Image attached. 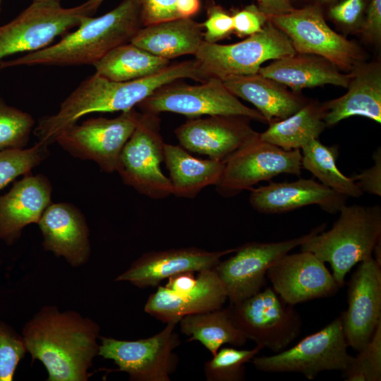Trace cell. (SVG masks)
Instances as JSON below:
<instances>
[{"mask_svg": "<svg viewBox=\"0 0 381 381\" xmlns=\"http://www.w3.org/2000/svg\"><path fill=\"white\" fill-rule=\"evenodd\" d=\"M100 327L73 310L43 306L23 327L22 335L32 361H40L48 381H87L98 356Z\"/></svg>", "mask_w": 381, "mask_h": 381, "instance_id": "1", "label": "cell"}, {"mask_svg": "<svg viewBox=\"0 0 381 381\" xmlns=\"http://www.w3.org/2000/svg\"><path fill=\"white\" fill-rule=\"evenodd\" d=\"M186 76V68L181 62L169 64L148 76L123 82L110 80L95 73L80 83L55 114L40 119L34 133L38 142L49 146L81 117L133 109L160 87Z\"/></svg>", "mask_w": 381, "mask_h": 381, "instance_id": "2", "label": "cell"}, {"mask_svg": "<svg viewBox=\"0 0 381 381\" xmlns=\"http://www.w3.org/2000/svg\"><path fill=\"white\" fill-rule=\"evenodd\" d=\"M143 27L138 0H123L99 17L86 18L76 30L57 43L0 61V69L18 66L94 65L114 48L131 42Z\"/></svg>", "mask_w": 381, "mask_h": 381, "instance_id": "3", "label": "cell"}, {"mask_svg": "<svg viewBox=\"0 0 381 381\" xmlns=\"http://www.w3.org/2000/svg\"><path fill=\"white\" fill-rule=\"evenodd\" d=\"M339 212L329 230L313 235L300 246L302 251L311 252L330 265L341 288L352 267L373 256L381 238V208L379 205H345Z\"/></svg>", "mask_w": 381, "mask_h": 381, "instance_id": "4", "label": "cell"}, {"mask_svg": "<svg viewBox=\"0 0 381 381\" xmlns=\"http://www.w3.org/2000/svg\"><path fill=\"white\" fill-rule=\"evenodd\" d=\"M296 53L288 37L268 20L260 31L238 42L221 44L203 41L194 56L208 78L224 81L255 74L264 62Z\"/></svg>", "mask_w": 381, "mask_h": 381, "instance_id": "5", "label": "cell"}, {"mask_svg": "<svg viewBox=\"0 0 381 381\" xmlns=\"http://www.w3.org/2000/svg\"><path fill=\"white\" fill-rule=\"evenodd\" d=\"M92 15L86 1L72 8H64L59 1H33L0 26V61L13 54L35 52L50 45Z\"/></svg>", "mask_w": 381, "mask_h": 381, "instance_id": "6", "label": "cell"}, {"mask_svg": "<svg viewBox=\"0 0 381 381\" xmlns=\"http://www.w3.org/2000/svg\"><path fill=\"white\" fill-rule=\"evenodd\" d=\"M176 81L160 87L139 103L140 112L158 115L172 112L190 119L204 115L243 116L267 123L257 109L244 105L219 78L211 77L195 85Z\"/></svg>", "mask_w": 381, "mask_h": 381, "instance_id": "7", "label": "cell"}, {"mask_svg": "<svg viewBox=\"0 0 381 381\" xmlns=\"http://www.w3.org/2000/svg\"><path fill=\"white\" fill-rule=\"evenodd\" d=\"M347 347L340 315L293 347L273 356H254L251 361L258 370L299 373L313 380L325 370L346 371L353 358Z\"/></svg>", "mask_w": 381, "mask_h": 381, "instance_id": "8", "label": "cell"}, {"mask_svg": "<svg viewBox=\"0 0 381 381\" xmlns=\"http://www.w3.org/2000/svg\"><path fill=\"white\" fill-rule=\"evenodd\" d=\"M164 143L158 114L140 112L138 123L119 157L116 171L123 183L155 200L172 195L171 181L160 167Z\"/></svg>", "mask_w": 381, "mask_h": 381, "instance_id": "9", "label": "cell"}, {"mask_svg": "<svg viewBox=\"0 0 381 381\" xmlns=\"http://www.w3.org/2000/svg\"><path fill=\"white\" fill-rule=\"evenodd\" d=\"M226 308L247 339L274 352L284 350L300 334V315L271 287Z\"/></svg>", "mask_w": 381, "mask_h": 381, "instance_id": "10", "label": "cell"}, {"mask_svg": "<svg viewBox=\"0 0 381 381\" xmlns=\"http://www.w3.org/2000/svg\"><path fill=\"white\" fill-rule=\"evenodd\" d=\"M268 18L288 37L297 53L322 56L345 71L362 62L361 48L329 28L317 4Z\"/></svg>", "mask_w": 381, "mask_h": 381, "instance_id": "11", "label": "cell"}, {"mask_svg": "<svg viewBox=\"0 0 381 381\" xmlns=\"http://www.w3.org/2000/svg\"><path fill=\"white\" fill-rule=\"evenodd\" d=\"M177 323L169 322L152 337L134 341L99 337L98 356L112 360L118 371L133 381H170L178 365L174 350L180 344L175 331Z\"/></svg>", "mask_w": 381, "mask_h": 381, "instance_id": "12", "label": "cell"}, {"mask_svg": "<svg viewBox=\"0 0 381 381\" xmlns=\"http://www.w3.org/2000/svg\"><path fill=\"white\" fill-rule=\"evenodd\" d=\"M140 116L133 108L112 119L91 118L66 129L56 142L74 157L93 161L102 171L114 173Z\"/></svg>", "mask_w": 381, "mask_h": 381, "instance_id": "13", "label": "cell"}, {"mask_svg": "<svg viewBox=\"0 0 381 381\" xmlns=\"http://www.w3.org/2000/svg\"><path fill=\"white\" fill-rule=\"evenodd\" d=\"M301 157V150H283L262 140L258 135L225 161L216 190L230 198L282 174L300 176Z\"/></svg>", "mask_w": 381, "mask_h": 381, "instance_id": "14", "label": "cell"}, {"mask_svg": "<svg viewBox=\"0 0 381 381\" xmlns=\"http://www.w3.org/2000/svg\"><path fill=\"white\" fill-rule=\"evenodd\" d=\"M325 228L323 224L307 234L283 241L248 242L236 248L230 258L220 260L214 269L230 303L243 301L261 291L267 271L274 262Z\"/></svg>", "mask_w": 381, "mask_h": 381, "instance_id": "15", "label": "cell"}, {"mask_svg": "<svg viewBox=\"0 0 381 381\" xmlns=\"http://www.w3.org/2000/svg\"><path fill=\"white\" fill-rule=\"evenodd\" d=\"M381 265L372 256L361 261L348 286V308L341 315L348 346L360 351L381 323Z\"/></svg>", "mask_w": 381, "mask_h": 381, "instance_id": "16", "label": "cell"}, {"mask_svg": "<svg viewBox=\"0 0 381 381\" xmlns=\"http://www.w3.org/2000/svg\"><path fill=\"white\" fill-rule=\"evenodd\" d=\"M250 120L234 115L190 118L177 127L174 133L186 150L225 162L259 135L251 127Z\"/></svg>", "mask_w": 381, "mask_h": 381, "instance_id": "17", "label": "cell"}, {"mask_svg": "<svg viewBox=\"0 0 381 381\" xmlns=\"http://www.w3.org/2000/svg\"><path fill=\"white\" fill-rule=\"evenodd\" d=\"M266 276L275 292L293 306L332 296L340 288L325 262L308 251L284 255L272 264Z\"/></svg>", "mask_w": 381, "mask_h": 381, "instance_id": "18", "label": "cell"}, {"mask_svg": "<svg viewBox=\"0 0 381 381\" xmlns=\"http://www.w3.org/2000/svg\"><path fill=\"white\" fill-rule=\"evenodd\" d=\"M236 248L208 251L196 247L171 248L143 254L114 279L128 282L145 289L156 286L164 279L183 272L213 269L220 259L233 253Z\"/></svg>", "mask_w": 381, "mask_h": 381, "instance_id": "19", "label": "cell"}, {"mask_svg": "<svg viewBox=\"0 0 381 381\" xmlns=\"http://www.w3.org/2000/svg\"><path fill=\"white\" fill-rule=\"evenodd\" d=\"M226 299L224 285L213 268L199 272L195 284L189 287L171 290L159 286L144 310L163 322L178 323L186 315L219 309Z\"/></svg>", "mask_w": 381, "mask_h": 381, "instance_id": "20", "label": "cell"}, {"mask_svg": "<svg viewBox=\"0 0 381 381\" xmlns=\"http://www.w3.org/2000/svg\"><path fill=\"white\" fill-rule=\"evenodd\" d=\"M45 250L72 267L85 265L91 254L90 231L83 212L68 202H52L37 223Z\"/></svg>", "mask_w": 381, "mask_h": 381, "instance_id": "21", "label": "cell"}, {"mask_svg": "<svg viewBox=\"0 0 381 381\" xmlns=\"http://www.w3.org/2000/svg\"><path fill=\"white\" fill-rule=\"evenodd\" d=\"M249 202L257 212L282 214L317 205L323 211L336 214L346 205L347 197L310 179L291 182H270L250 190Z\"/></svg>", "mask_w": 381, "mask_h": 381, "instance_id": "22", "label": "cell"}, {"mask_svg": "<svg viewBox=\"0 0 381 381\" xmlns=\"http://www.w3.org/2000/svg\"><path fill=\"white\" fill-rule=\"evenodd\" d=\"M52 185L44 174L30 173L0 197V240L10 246L28 225L37 224L52 202Z\"/></svg>", "mask_w": 381, "mask_h": 381, "instance_id": "23", "label": "cell"}, {"mask_svg": "<svg viewBox=\"0 0 381 381\" xmlns=\"http://www.w3.org/2000/svg\"><path fill=\"white\" fill-rule=\"evenodd\" d=\"M347 92L322 104L326 126L353 116L381 123V67L378 62L357 64L351 71Z\"/></svg>", "mask_w": 381, "mask_h": 381, "instance_id": "24", "label": "cell"}, {"mask_svg": "<svg viewBox=\"0 0 381 381\" xmlns=\"http://www.w3.org/2000/svg\"><path fill=\"white\" fill-rule=\"evenodd\" d=\"M258 73L294 92L330 84L347 87L351 73H344L330 61L315 54L296 53L261 66Z\"/></svg>", "mask_w": 381, "mask_h": 381, "instance_id": "25", "label": "cell"}, {"mask_svg": "<svg viewBox=\"0 0 381 381\" xmlns=\"http://www.w3.org/2000/svg\"><path fill=\"white\" fill-rule=\"evenodd\" d=\"M223 82L236 97L253 104L268 123L289 117L308 102L285 85L258 73Z\"/></svg>", "mask_w": 381, "mask_h": 381, "instance_id": "26", "label": "cell"}, {"mask_svg": "<svg viewBox=\"0 0 381 381\" xmlns=\"http://www.w3.org/2000/svg\"><path fill=\"white\" fill-rule=\"evenodd\" d=\"M202 23L192 18H179L143 26L131 43L168 60L195 55L204 41Z\"/></svg>", "mask_w": 381, "mask_h": 381, "instance_id": "27", "label": "cell"}, {"mask_svg": "<svg viewBox=\"0 0 381 381\" xmlns=\"http://www.w3.org/2000/svg\"><path fill=\"white\" fill-rule=\"evenodd\" d=\"M164 162L169 172L172 195L194 198L205 187L219 181L224 162L192 156L181 145L164 143Z\"/></svg>", "mask_w": 381, "mask_h": 381, "instance_id": "28", "label": "cell"}, {"mask_svg": "<svg viewBox=\"0 0 381 381\" xmlns=\"http://www.w3.org/2000/svg\"><path fill=\"white\" fill-rule=\"evenodd\" d=\"M322 104L308 102L289 117L273 121L260 133V138L285 150H301L313 139H318L327 127Z\"/></svg>", "mask_w": 381, "mask_h": 381, "instance_id": "29", "label": "cell"}, {"mask_svg": "<svg viewBox=\"0 0 381 381\" xmlns=\"http://www.w3.org/2000/svg\"><path fill=\"white\" fill-rule=\"evenodd\" d=\"M188 341H198L214 356L224 344L242 346L248 340L232 322L227 308L194 313L180 320Z\"/></svg>", "mask_w": 381, "mask_h": 381, "instance_id": "30", "label": "cell"}, {"mask_svg": "<svg viewBox=\"0 0 381 381\" xmlns=\"http://www.w3.org/2000/svg\"><path fill=\"white\" fill-rule=\"evenodd\" d=\"M169 64L170 60L128 42L108 52L93 66L98 75L110 80L123 82L154 74Z\"/></svg>", "mask_w": 381, "mask_h": 381, "instance_id": "31", "label": "cell"}, {"mask_svg": "<svg viewBox=\"0 0 381 381\" xmlns=\"http://www.w3.org/2000/svg\"><path fill=\"white\" fill-rule=\"evenodd\" d=\"M301 152L302 169L310 171L321 183L347 198H359L363 194L352 178L346 176L337 167V147L326 146L313 139Z\"/></svg>", "mask_w": 381, "mask_h": 381, "instance_id": "32", "label": "cell"}, {"mask_svg": "<svg viewBox=\"0 0 381 381\" xmlns=\"http://www.w3.org/2000/svg\"><path fill=\"white\" fill-rule=\"evenodd\" d=\"M263 348L256 345L252 349L222 347L205 363V375L208 381H241L245 377V364Z\"/></svg>", "mask_w": 381, "mask_h": 381, "instance_id": "33", "label": "cell"}, {"mask_svg": "<svg viewBox=\"0 0 381 381\" xmlns=\"http://www.w3.org/2000/svg\"><path fill=\"white\" fill-rule=\"evenodd\" d=\"M35 123L30 114L8 105L0 97V151L25 148Z\"/></svg>", "mask_w": 381, "mask_h": 381, "instance_id": "34", "label": "cell"}, {"mask_svg": "<svg viewBox=\"0 0 381 381\" xmlns=\"http://www.w3.org/2000/svg\"><path fill=\"white\" fill-rule=\"evenodd\" d=\"M48 152V146L40 142L29 148L0 151V190L18 176L30 173Z\"/></svg>", "mask_w": 381, "mask_h": 381, "instance_id": "35", "label": "cell"}, {"mask_svg": "<svg viewBox=\"0 0 381 381\" xmlns=\"http://www.w3.org/2000/svg\"><path fill=\"white\" fill-rule=\"evenodd\" d=\"M343 376L346 381L381 380V323L360 351Z\"/></svg>", "mask_w": 381, "mask_h": 381, "instance_id": "36", "label": "cell"}, {"mask_svg": "<svg viewBox=\"0 0 381 381\" xmlns=\"http://www.w3.org/2000/svg\"><path fill=\"white\" fill-rule=\"evenodd\" d=\"M26 353L22 334L0 321V381L13 380L17 366Z\"/></svg>", "mask_w": 381, "mask_h": 381, "instance_id": "37", "label": "cell"}, {"mask_svg": "<svg viewBox=\"0 0 381 381\" xmlns=\"http://www.w3.org/2000/svg\"><path fill=\"white\" fill-rule=\"evenodd\" d=\"M202 25L204 41L209 43H217L234 31L232 16L214 2L207 6V18Z\"/></svg>", "mask_w": 381, "mask_h": 381, "instance_id": "38", "label": "cell"}, {"mask_svg": "<svg viewBox=\"0 0 381 381\" xmlns=\"http://www.w3.org/2000/svg\"><path fill=\"white\" fill-rule=\"evenodd\" d=\"M143 26L179 18L177 0H138Z\"/></svg>", "mask_w": 381, "mask_h": 381, "instance_id": "39", "label": "cell"}, {"mask_svg": "<svg viewBox=\"0 0 381 381\" xmlns=\"http://www.w3.org/2000/svg\"><path fill=\"white\" fill-rule=\"evenodd\" d=\"M234 31L239 37H246L260 31L269 20L268 16L255 4L246 6L233 16Z\"/></svg>", "mask_w": 381, "mask_h": 381, "instance_id": "40", "label": "cell"}, {"mask_svg": "<svg viewBox=\"0 0 381 381\" xmlns=\"http://www.w3.org/2000/svg\"><path fill=\"white\" fill-rule=\"evenodd\" d=\"M374 165L351 178L363 192L381 195V150L377 148L373 155Z\"/></svg>", "mask_w": 381, "mask_h": 381, "instance_id": "41", "label": "cell"}, {"mask_svg": "<svg viewBox=\"0 0 381 381\" xmlns=\"http://www.w3.org/2000/svg\"><path fill=\"white\" fill-rule=\"evenodd\" d=\"M364 5V0H342L331 7L329 16L341 23L353 25L361 18Z\"/></svg>", "mask_w": 381, "mask_h": 381, "instance_id": "42", "label": "cell"}, {"mask_svg": "<svg viewBox=\"0 0 381 381\" xmlns=\"http://www.w3.org/2000/svg\"><path fill=\"white\" fill-rule=\"evenodd\" d=\"M362 32L368 40L380 41L381 37V0H370Z\"/></svg>", "mask_w": 381, "mask_h": 381, "instance_id": "43", "label": "cell"}, {"mask_svg": "<svg viewBox=\"0 0 381 381\" xmlns=\"http://www.w3.org/2000/svg\"><path fill=\"white\" fill-rule=\"evenodd\" d=\"M258 6L268 17L291 12L294 7L292 0H256Z\"/></svg>", "mask_w": 381, "mask_h": 381, "instance_id": "44", "label": "cell"}, {"mask_svg": "<svg viewBox=\"0 0 381 381\" xmlns=\"http://www.w3.org/2000/svg\"><path fill=\"white\" fill-rule=\"evenodd\" d=\"M201 8L200 0H177L176 11L179 18H192Z\"/></svg>", "mask_w": 381, "mask_h": 381, "instance_id": "45", "label": "cell"}, {"mask_svg": "<svg viewBox=\"0 0 381 381\" xmlns=\"http://www.w3.org/2000/svg\"><path fill=\"white\" fill-rule=\"evenodd\" d=\"M104 0H87L86 1L89 9L94 14Z\"/></svg>", "mask_w": 381, "mask_h": 381, "instance_id": "46", "label": "cell"}, {"mask_svg": "<svg viewBox=\"0 0 381 381\" xmlns=\"http://www.w3.org/2000/svg\"><path fill=\"white\" fill-rule=\"evenodd\" d=\"M336 0H316L317 4L321 6L322 4H327L334 2Z\"/></svg>", "mask_w": 381, "mask_h": 381, "instance_id": "47", "label": "cell"}, {"mask_svg": "<svg viewBox=\"0 0 381 381\" xmlns=\"http://www.w3.org/2000/svg\"><path fill=\"white\" fill-rule=\"evenodd\" d=\"M33 1H59V0H33Z\"/></svg>", "mask_w": 381, "mask_h": 381, "instance_id": "48", "label": "cell"}, {"mask_svg": "<svg viewBox=\"0 0 381 381\" xmlns=\"http://www.w3.org/2000/svg\"><path fill=\"white\" fill-rule=\"evenodd\" d=\"M1 1H2V0H0V6H1ZM0 7H1V6H0Z\"/></svg>", "mask_w": 381, "mask_h": 381, "instance_id": "49", "label": "cell"}, {"mask_svg": "<svg viewBox=\"0 0 381 381\" xmlns=\"http://www.w3.org/2000/svg\"><path fill=\"white\" fill-rule=\"evenodd\" d=\"M0 11H1V7H0Z\"/></svg>", "mask_w": 381, "mask_h": 381, "instance_id": "50", "label": "cell"}]
</instances>
